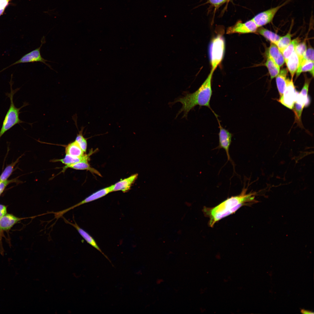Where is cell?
Instances as JSON below:
<instances>
[{"mask_svg": "<svg viewBox=\"0 0 314 314\" xmlns=\"http://www.w3.org/2000/svg\"><path fill=\"white\" fill-rule=\"evenodd\" d=\"M298 93L296 90L292 78L290 79L288 78L286 80L285 91L278 101L285 107L292 109L294 107Z\"/></svg>", "mask_w": 314, "mask_h": 314, "instance_id": "7", "label": "cell"}, {"mask_svg": "<svg viewBox=\"0 0 314 314\" xmlns=\"http://www.w3.org/2000/svg\"><path fill=\"white\" fill-rule=\"evenodd\" d=\"M91 151L88 154H84L80 157H75L66 154L65 157L61 159L51 160L52 162H60L65 166H68L83 161H88L90 156L92 153Z\"/></svg>", "mask_w": 314, "mask_h": 314, "instance_id": "16", "label": "cell"}, {"mask_svg": "<svg viewBox=\"0 0 314 314\" xmlns=\"http://www.w3.org/2000/svg\"><path fill=\"white\" fill-rule=\"evenodd\" d=\"M306 50L307 47L305 41L299 43L295 47V51L299 56L301 62Z\"/></svg>", "mask_w": 314, "mask_h": 314, "instance_id": "28", "label": "cell"}, {"mask_svg": "<svg viewBox=\"0 0 314 314\" xmlns=\"http://www.w3.org/2000/svg\"><path fill=\"white\" fill-rule=\"evenodd\" d=\"M247 189L244 188L240 194L228 198L215 207H204L203 211L205 216L209 219L210 226L213 227L217 222L235 213L241 207L256 202V193H247Z\"/></svg>", "mask_w": 314, "mask_h": 314, "instance_id": "1", "label": "cell"}, {"mask_svg": "<svg viewBox=\"0 0 314 314\" xmlns=\"http://www.w3.org/2000/svg\"><path fill=\"white\" fill-rule=\"evenodd\" d=\"M20 158H17L14 162L8 165L0 175V181H3L8 179L13 172L14 167L18 163Z\"/></svg>", "mask_w": 314, "mask_h": 314, "instance_id": "25", "label": "cell"}, {"mask_svg": "<svg viewBox=\"0 0 314 314\" xmlns=\"http://www.w3.org/2000/svg\"><path fill=\"white\" fill-rule=\"evenodd\" d=\"M301 313L303 314H313L314 312L311 311L306 310L304 309H301Z\"/></svg>", "mask_w": 314, "mask_h": 314, "instance_id": "34", "label": "cell"}, {"mask_svg": "<svg viewBox=\"0 0 314 314\" xmlns=\"http://www.w3.org/2000/svg\"><path fill=\"white\" fill-rule=\"evenodd\" d=\"M16 181V180L13 179L10 180L7 179L3 181H0V196L9 184Z\"/></svg>", "mask_w": 314, "mask_h": 314, "instance_id": "30", "label": "cell"}, {"mask_svg": "<svg viewBox=\"0 0 314 314\" xmlns=\"http://www.w3.org/2000/svg\"><path fill=\"white\" fill-rule=\"evenodd\" d=\"M62 168L63 169L61 171L62 172H64L67 168H71L76 170H87L90 171L92 173L102 176L99 172L91 167L88 163V161H83L68 166L65 165Z\"/></svg>", "mask_w": 314, "mask_h": 314, "instance_id": "17", "label": "cell"}, {"mask_svg": "<svg viewBox=\"0 0 314 314\" xmlns=\"http://www.w3.org/2000/svg\"><path fill=\"white\" fill-rule=\"evenodd\" d=\"M84 127H82L81 130L78 131L75 141L78 144L80 147L84 152L86 151L87 143L86 138H84L83 135Z\"/></svg>", "mask_w": 314, "mask_h": 314, "instance_id": "27", "label": "cell"}, {"mask_svg": "<svg viewBox=\"0 0 314 314\" xmlns=\"http://www.w3.org/2000/svg\"><path fill=\"white\" fill-rule=\"evenodd\" d=\"M291 35L290 32L286 35L281 37L276 46L279 50L282 53L285 49L291 42Z\"/></svg>", "mask_w": 314, "mask_h": 314, "instance_id": "26", "label": "cell"}, {"mask_svg": "<svg viewBox=\"0 0 314 314\" xmlns=\"http://www.w3.org/2000/svg\"><path fill=\"white\" fill-rule=\"evenodd\" d=\"M216 117L217 120L219 125L220 129L218 133L219 143V146L217 148H222L224 149L227 157L228 161H230L232 162L229 153V149L231 145L233 134L229 131L223 127L221 126L219 120L218 119V116Z\"/></svg>", "mask_w": 314, "mask_h": 314, "instance_id": "11", "label": "cell"}, {"mask_svg": "<svg viewBox=\"0 0 314 314\" xmlns=\"http://www.w3.org/2000/svg\"><path fill=\"white\" fill-rule=\"evenodd\" d=\"M138 176L137 174L132 175L127 178L121 180L114 184L111 185V192L121 191L124 193L128 192L137 179Z\"/></svg>", "mask_w": 314, "mask_h": 314, "instance_id": "12", "label": "cell"}, {"mask_svg": "<svg viewBox=\"0 0 314 314\" xmlns=\"http://www.w3.org/2000/svg\"><path fill=\"white\" fill-rule=\"evenodd\" d=\"M12 0H0V16L4 13L6 8Z\"/></svg>", "mask_w": 314, "mask_h": 314, "instance_id": "31", "label": "cell"}, {"mask_svg": "<svg viewBox=\"0 0 314 314\" xmlns=\"http://www.w3.org/2000/svg\"><path fill=\"white\" fill-rule=\"evenodd\" d=\"M309 72L314 76V62L303 59L300 63L296 74V77H297L302 72Z\"/></svg>", "mask_w": 314, "mask_h": 314, "instance_id": "22", "label": "cell"}, {"mask_svg": "<svg viewBox=\"0 0 314 314\" xmlns=\"http://www.w3.org/2000/svg\"><path fill=\"white\" fill-rule=\"evenodd\" d=\"M301 61L298 55L294 51L286 63L292 78L300 65Z\"/></svg>", "mask_w": 314, "mask_h": 314, "instance_id": "18", "label": "cell"}, {"mask_svg": "<svg viewBox=\"0 0 314 314\" xmlns=\"http://www.w3.org/2000/svg\"><path fill=\"white\" fill-rule=\"evenodd\" d=\"M7 213L6 207L3 205L0 204V218Z\"/></svg>", "mask_w": 314, "mask_h": 314, "instance_id": "33", "label": "cell"}, {"mask_svg": "<svg viewBox=\"0 0 314 314\" xmlns=\"http://www.w3.org/2000/svg\"><path fill=\"white\" fill-rule=\"evenodd\" d=\"M62 217L66 223L69 224L74 227L79 233L88 243L101 252L111 262L107 256L103 253L99 248L94 239L88 232L79 226L74 220V223H72L67 220L63 216Z\"/></svg>", "mask_w": 314, "mask_h": 314, "instance_id": "13", "label": "cell"}, {"mask_svg": "<svg viewBox=\"0 0 314 314\" xmlns=\"http://www.w3.org/2000/svg\"><path fill=\"white\" fill-rule=\"evenodd\" d=\"M267 53L280 67L284 63L283 54L275 44L270 42Z\"/></svg>", "mask_w": 314, "mask_h": 314, "instance_id": "15", "label": "cell"}, {"mask_svg": "<svg viewBox=\"0 0 314 314\" xmlns=\"http://www.w3.org/2000/svg\"><path fill=\"white\" fill-rule=\"evenodd\" d=\"M227 0H208L207 3H209L215 7H217L222 4Z\"/></svg>", "mask_w": 314, "mask_h": 314, "instance_id": "32", "label": "cell"}, {"mask_svg": "<svg viewBox=\"0 0 314 314\" xmlns=\"http://www.w3.org/2000/svg\"><path fill=\"white\" fill-rule=\"evenodd\" d=\"M257 31L271 42L276 45L281 37L277 34L262 27L258 29Z\"/></svg>", "mask_w": 314, "mask_h": 314, "instance_id": "21", "label": "cell"}, {"mask_svg": "<svg viewBox=\"0 0 314 314\" xmlns=\"http://www.w3.org/2000/svg\"><path fill=\"white\" fill-rule=\"evenodd\" d=\"M23 219L7 213L0 218V231L10 230L15 224Z\"/></svg>", "mask_w": 314, "mask_h": 314, "instance_id": "14", "label": "cell"}, {"mask_svg": "<svg viewBox=\"0 0 314 314\" xmlns=\"http://www.w3.org/2000/svg\"><path fill=\"white\" fill-rule=\"evenodd\" d=\"M267 59L265 65L267 67L271 78L272 79L276 77L280 71V67L269 56L267 55Z\"/></svg>", "mask_w": 314, "mask_h": 314, "instance_id": "23", "label": "cell"}, {"mask_svg": "<svg viewBox=\"0 0 314 314\" xmlns=\"http://www.w3.org/2000/svg\"><path fill=\"white\" fill-rule=\"evenodd\" d=\"M225 42L221 35H218L211 42L209 48V54L211 66V72L213 73L222 62L224 54Z\"/></svg>", "mask_w": 314, "mask_h": 314, "instance_id": "4", "label": "cell"}, {"mask_svg": "<svg viewBox=\"0 0 314 314\" xmlns=\"http://www.w3.org/2000/svg\"><path fill=\"white\" fill-rule=\"evenodd\" d=\"M41 42V44L39 47L25 54L18 60L3 68L0 71V73L7 69L17 64L35 62L42 63L48 66L51 69L53 70L51 65L46 63L47 62H51V61L44 59L42 57L41 54V48L43 44L46 43L45 38L44 36L42 38Z\"/></svg>", "mask_w": 314, "mask_h": 314, "instance_id": "5", "label": "cell"}, {"mask_svg": "<svg viewBox=\"0 0 314 314\" xmlns=\"http://www.w3.org/2000/svg\"><path fill=\"white\" fill-rule=\"evenodd\" d=\"M229 0H227V1H229Z\"/></svg>", "mask_w": 314, "mask_h": 314, "instance_id": "35", "label": "cell"}, {"mask_svg": "<svg viewBox=\"0 0 314 314\" xmlns=\"http://www.w3.org/2000/svg\"><path fill=\"white\" fill-rule=\"evenodd\" d=\"M65 153L66 154L75 157H80L85 154L84 152L75 141L65 146Z\"/></svg>", "mask_w": 314, "mask_h": 314, "instance_id": "20", "label": "cell"}, {"mask_svg": "<svg viewBox=\"0 0 314 314\" xmlns=\"http://www.w3.org/2000/svg\"><path fill=\"white\" fill-rule=\"evenodd\" d=\"M288 70L286 68L280 71L276 77V82L280 97L282 95L285 89L286 84V77Z\"/></svg>", "mask_w": 314, "mask_h": 314, "instance_id": "19", "label": "cell"}, {"mask_svg": "<svg viewBox=\"0 0 314 314\" xmlns=\"http://www.w3.org/2000/svg\"><path fill=\"white\" fill-rule=\"evenodd\" d=\"M11 76V78L10 82V93H6L7 97H9L10 99V105L3 121L0 130V138L7 131L16 125H20V124L25 122L21 120L19 118V115L21 113L20 111L22 108L28 105V103L26 102H24L23 105L19 108L15 106L13 102V97L14 94L19 90V88L13 90L12 79L13 75L12 74Z\"/></svg>", "mask_w": 314, "mask_h": 314, "instance_id": "3", "label": "cell"}, {"mask_svg": "<svg viewBox=\"0 0 314 314\" xmlns=\"http://www.w3.org/2000/svg\"><path fill=\"white\" fill-rule=\"evenodd\" d=\"M289 1V0H288L286 1L281 5L258 13L252 19L258 28L271 22L278 10L288 2Z\"/></svg>", "mask_w": 314, "mask_h": 314, "instance_id": "9", "label": "cell"}, {"mask_svg": "<svg viewBox=\"0 0 314 314\" xmlns=\"http://www.w3.org/2000/svg\"><path fill=\"white\" fill-rule=\"evenodd\" d=\"M213 74L210 72L205 80L195 92L192 93L184 92L183 96L176 98L173 102L170 103L169 104L172 106L177 102H180L182 105V107L177 114L176 117L183 113L182 118H187L189 112L197 105L207 107L214 114H215L210 105L212 94L211 81Z\"/></svg>", "mask_w": 314, "mask_h": 314, "instance_id": "2", "label": "cell"}, {"mask_svg": "<svg viewBox=\"0 0 314 314\" xmlns=\"http://www.w3.org/2000/svg\"><path fill=\"white\" fill-rule=\"evenodd\" d=\"M303 59L314 62V50L313 48L310 47L308 48L307 49Z\"/></svg>", "mask_w": 314, "mask_h": 314, "instance_id": "29", "label": "cell"}, {"mask_svg": "<svg viewBox=\"0 0 314 314\" xmlns=\"http://www.w3.org/2000/svg\"><path fill=\"white\" fill-rule=\"evenodd\" d=\"M111 192V186L101 189L93 193L77 204L64 210L55 212V216L57 218H59L63 216L64 214L71 209L83 204L99 199Z\"/></svg>", "mask_w": 314, "mask_h": 314, "instance_id": "8", "label": "cell"}, {"mask_svg": "<svg viewBox=\"0 0 314 314\" xmlns=\"http://www.w3.org/2000/svg\"><path fill=\"white\" fill-rule=\"evenodd\" d=\"M310 80L306 79L299 93H298L297 98L293 108L295 115V121L300 124L301 115L304 107L309 104L308 92Z\"/></svg>", "mask_w": 314, "mask_h": 314, "instance_id": "6", "label": "cell"}, {"mask_svg": "<svg viewBox=\"0 0 314 314\" xmlns=\"http://www.w3.org/2000/svg\"><path fill=\"white\" fill-rule=\"evenodd\" d=\"M299 41L298 38H297L291 41L290 44L282 52L285 62L286 63L288 58L295 51L296 47Z\"/></svg>", "mask_w": 314, "mask_h": 314, "instance_id": "24", "label": "cell"}, {"mask_svg": "<svg viewBox=\"0 0 314 314\" xmlns=\"http://www.w3.org/2000/svg\"><path fill=\"white\" fill-rule=\"evenodd\" d=\"M258 28L252 19L245 23L239 21L233 25L228 27L226 30V33L244 34L255 33L257 31Z\"/></svg>", "mask_w": 314, "mask_h": 314, "instance_id": "10", "label": "cell"}]
</instances>
